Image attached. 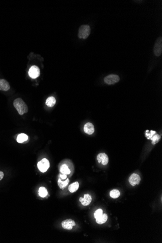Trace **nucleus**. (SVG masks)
Here are the masks:
<instances>
[{"label": "nucleus", "mask_w": 162, "mask_h": 243, "mask_svg": "<svg viewBox=\"0 0 162 243\" xmlns=\"http://www.w3.org/2000/svg\"><path fill=\"white\" fill-rule=\"evenodd\" d=\"M10 88L9 82L5 79H0V90L7 91Z\"/></svg>", "instance_id": "12"}, {"label": "nucleus", "mask_w": 162, "mask_h": 243, "mask_svg": "<svg viewBox=\"0 0 162 243\" xmlns=\"http://www.w3.org/2000/svg\"><path fill=\"white\" fill-rule=\"evenodd\" d=\"M69 179H65L64 181H62V180L60 179H58V185L59 188L61 189H64L65 187H67L68 184H69Z\"/></svg>", "instance_id": "17"}, {"label": "nucleus", "mask_w": 162, "mask_h": 243, "mask_svg": "<svg viewBox=\"0 0 162 243\" xmlns=\"http://www.w3.org/2000/svg\"><path fill=\"white\" fill-rule=\"evenodd\" d=\"M39 194L40 197L44 198L46 196H47L48 191L46 188H44V187H41V188H40L39 189Z\"/></svg>", "instance_id": "20"}, {"label": "nucleus", "mask_w": 162, "mask_h": 243, "mask_svg": "<svg viewBox=\"0 0 162 243\" xmlns=\"http://www.w3.org/2000/svg\"><path fill=\"white\" fill-rule=\"evenodd\" d=\"M29 75L33 79H35L39 77L40 75V70L37 66H33L29 69Z\"/></svg>", "instance_id": "7"}, {"label": "nucleus", "mask_w": 162, "mask_h": 243, "mask_svg": "<svg viewBox=\"0 0 162 243\" xmlns=\"http://www.w3.org/2000/svg\"><path fill=\"white\" fill-rule=\"evenodd\" d=\"M13 105L20 115H24V114L28 112V106L21 98L15 99L13 102Z\"/></svg>", "instance_id": "1"}, {"label": "nucleus", "mask_w": 162, "mask_h": 243, "mask_svg": "<svg viewBox=\"0 0 162 243\" xmlns=\"http://www.w3.org/2000/svg\"><path fill=\"white\" fill-rule=\"evenodd\" d=\"M150 139L153 141L152 143H153V144H155L158 142V141L159 140V139H160V135H157V134H156V135H154V136H152V137H151Z\"/></svg>", "instance_id": "22"}, {"label": "nucleus", "mask_w": 162, "mask_h": 243, "mask_svg": "<svg viewBox=\"0 0 162 243\" xmlns=\"http://www.w3.org/2000/svg\"><path fill=\"white\" fill-rule=\"evenodd\" d=\"M154 54L156 56H160L162 53V38L160 37L156 41L154 48Z\"/></svg>", "instance_id": "3"}, {"label": "nucleus", "mask_w": 162, "mask_h": 243, "mask_svg": "<svg viewBox=\"0 0 162 243\" xmlns=\"http://www.w3.org/2000/svg\"><path fill=\"white\" fill-rule=\"evenodd\" d=\"M59 177H60V179L61 180H65L67 179V175L64 174H60L59 175Z\"/></svg>", "instance_id": "24"}, {"label": "nucleus", "mask_w": 162, "mask_h": 243, "mask_svg": "<svg viewBox=\"0 0 162 243\" xmlns=\"http://www.w3.org/2000/svg\"><path fill=\"white\" fill-rule=\"evenodd\" d=\"M150 133H151L150 134H148V133L146 134V137H147L148 139H150L152 136L156 134V132L155 131H151Z\"/></svg>", "instance_id": "23"}, {"label": "nucleus", "mask_w": 162, "mask_h": 243, "mask_svg": "<svg viewBox=\"0 0 162 243\" xmlns=\"http://www.w3.org/2000/svg\"><path fill=\"white\" fill-rule=\"evenodd\" d=\"M97 159L99 163H102L104 166L108 163V157L105 153H99L97 156Z\"/></svg>", "instance_id": "9"}, {"label": "nucleus", "mask_w": 162, "mask_h": 243, "mask_svg": "<svg viewBox=\"0 0 162 243\" xmlns=\"http://www.w3.org/2000/svg\"><path fill=\"white\" fill-rule=\"evenodd\" d=\"M84 132L89 135H92L94 133V126L92 123L87 122L84 126Z\"/></svg>", "instance_id": "11"}, {"label": "nucleus", "mask_w": 162, "mask_h": 243, "mask_svg": "<svg viewBox=\"0 0 162 243\" xmlns=\"http://www.w3.org/2000/svg\"><path fill=\"white\" fill-rule=\"evenodd\" d=\"M28 139V135H26V134H21L18 135L17 138V141L19 143H22L26 141Z\"/></svg>", "instance_id": "16"}, {"label": "nucleus", "mask_w": 162, "mask_h": 243, "mask_svg": "<svg viewBox=\"0 0 162 243\" xmlns=\"http://www.w3.org/2000/svg\"><path fill=\"white\" fill-rule=\"evenodd\" d=\"M38 167L41 172H45L47 171L50 167V163L48 160L43 159L38 163Z\"/></svg>", "instance_id": "4"}, {"label": "nucleus", "mask_w": 162, "mask_h": 243, "mask_svg": "<svg viewBox=\"0 0 162 243\" xmlns=\"http://www.w3.org/2000/svg\"><path fill=\"white\" fill-rule=\"evenodd\" d=\"M120 78L118 75L116 74H110L104 78V82L109 85H114L119 82Z\"/></svg>", "instance_id": "5"}, {"label": "nucleus", "mask_w": 162, "mask_h": 243, "mask_svg": "<svg viewBox=\"0 0 162 243\" xmlns=\"http://www.w3.org/2000/svg\"><path fill=\"white\" fill-rule=\"evenodd\" d=\"M140 181L141 178L140 176L136 173H133L131 175L129 179V182L133 187L138 184Z\"/></svg>", "instance_id": "8"}, {"label": "nucleus", "mask_w": 162, "mask_h": 243, "mask_svg": "<svg viewBox=\"0 0 162 243\" xmlns=\"http://www.w3.org/2000/svg\"><path fill=\"white\" fill-rule=\"evenodd\" d=\"M3 177H4V173L3 172H0V181L3 179Z\"/></svg>", "instance_id": "25"}, {"label": "nucleus", "mask_w": 162, "mask_h": 243, "mask_svg": "<svg viewBox=\"0 0 162 243\" xmlns=\"http://www.w3.org/2000/svg\"><path fill=\"white\" fill-rule=\"evenodd\" d=\"M103 211L102 209H99L96 210L94 214V216L96 219L100 217L101 215H102Z\"/></svg>", "instance_id": "21"}, {"label": "nucleus", "mask_w": 162, "mask_h": 243, "mask_svg": "<svg viewBox=\"0 0 162 243\" xmlns=\"http://www.w3.org/2000/svg\"><path fill=\"white\" fill-rule=\"evenodd\" d=\"M79 201L83 206H86L89 205L90 203H91L92 197L89 194H86L84 195V197H80L79 198Z\"/></svg>", "instance_id": "10"}, {"label": "nucleus", "mask_w": 162, "mask_h": 243, "mask_svg": "<svg viewBox=\"0 0 162 243\" xmlns=\"http://www.w3.org/2000/svg\"><path fill=\"white\" fill-rule=\"evenodd\" d=\"M96 221L98 224H104L107 221L108 219V216L106 214H102V215H101L100 217L96 219Z\"/></svg>", "instance_id": "13"}, {"label": "nucleus", "mask_w": 162, "mask_h": 243, "mask_svg": "<svg viewBox=\"0 0 162 243\" xmlns=\"http://www.w3.org/2000/svg\"><path fill=\"white\" fill-rule=\"evenodd\" d=\"M60 172L62 174L66 175L70 174L71 172V170L65 164H63L60 166Z\"/></svg>", "instance_id": "18"}, {"label": "nucleus", "mask_w": 162, "mask_h": 243, "mask_svg": "<svg viewBox=\"0 0 162 243\" xmlns=\"http://www.w3.org/2000/svg\"><path fill=\"white\" fill-rule=\"evenodd\" d=\"M91 32L90 26L88 25H82L80 27L78 32V37L81 39H87Z\"/></svg>", "instance_id": "2"}, {"label": "nucleus", "mask_w": 162, "mask_h": 243, "mask_svg": "<svg viewBox=\"0 0 162 243\" xmlns=\"http://www.w3.org/2000/svg\"><path fill=\"white\" fill-rule=\"evenodd\" d=\"M120 193L118 189H113L110 192V196L113 198H117L120 196Z\"/></svg>", "instance_id": "19"}, {"label": "nucleus", "mask_w": 162, "mask_h": 243, "mask_svg": "<svg viewBox=\"0 0 162 243\" xmlns=\"http://www.w3.org/2000/svg\"><path fill=\"white\" fill-rule=\"evenodd\" d=\"M56 103V100L54 97H50L46 101V104L49 107H53Z\"/></svg>", "instance_id": "15"}, {"label": "nucleus", "mask_w": 162, "mask_h": 243, "mask_svg": "<svg viewBox=\"0 0 162 243\" xmlns=\"http://www.w3.org/2000/svg\"><path fill=\"white\" fill-rule=\"evenodd\" d=\"M61 224L63 228L68 230H72L73 227L76 225L75 221L71 219H68L63 221Z\"/></svg>", "instance_id": "6"}, {"label": "nucleus", "mask_w": 162, "mask_h": 243, "mask_svg": "<svg viewBox=\"0 0 162 243\" xmlns=\"http://www.w3.org/2000/svg\"><path fill=\"white\" fill-rule=\"evenodd\" d=\"M79 188V184L78 182L72 183L69 187V190L71 193H73L76 192Z\"/></svg>", "instance_id": "14"}]
</instances>
